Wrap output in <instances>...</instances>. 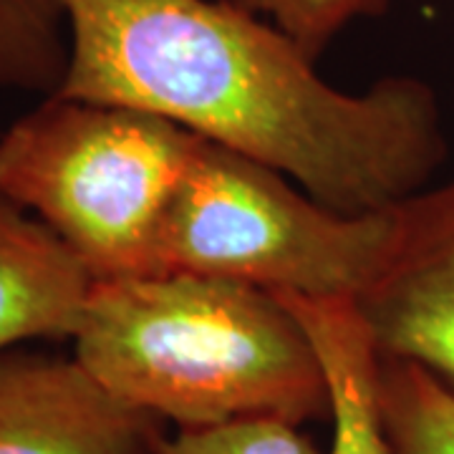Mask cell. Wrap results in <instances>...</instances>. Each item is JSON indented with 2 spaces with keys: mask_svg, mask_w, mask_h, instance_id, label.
I'll return each instance as SVG.
<instances>
[{
  "mask_svg": "<svg viewBox=\"0 0 454 454\" xmlns=\"http://www.w3.org/2000/svg\"><path fill=\"white\" fill-rule=\"evenodd\" d=\"M61 3L68 66L53 97L164 116L331 210H394L450 157L429 83L399 74L340 91L288 33L230 0Z\"/></svg>",
  "mask_w": 454,
  "mask_h": 454,
  "instance_id": "6da1fadb",
  "label": "cell"
},
{
  "mask_svg": "<svg viewBox=\"0 0 454 454\" xmlns=\"http://www.w3.org/2000/svg\"><path fill=\"white\" fill-rule=\"evenodd\" d=\"M74 356L121 402L177 429L331 419L324 366L295 313L227 278L94 280Z\"/></svg>",
  "mask_w": 454,
  "mask_h": 454,
  "instance_id": "7a4b0ae2",
  "label": "cell"
},
{
  "mask_svg": "<svg viewBox=\"0 0 454 454\" xmlns=\"http://www.w3.org/2000/svg\"><path fill=\"white\" fill-rule=\"evenodd\" d=\"M192 142L157 114L46 97L0 137V200L33 212L94 280L152 276Z\"/></svg>",
  "mask_w": 454,
  "mask_h": 454,
  "instance_id": "3957f363",
  "label": "cell"
},
{
  "mask_svg": "<svg viewBox=\"0 0 454 454\" xmlns=\"http://www.w3.org/2000/svg\"><path fill=\"white\" fill-rule=\"evenodd\" d=\"M394 210L343 215L293 179L195 134L154 250V270L270 293L356 298L387 255Z\"/></svg>",
  "mask_w": 454,
  "mask_h": 454,
  "instance_id": "277c9868",
  "label": "cell"
},
{
  "mask_svg": "<svg viewBox=\"0 0 454 454\" xmlns=\"http://www.w3.org/2000/svg\"><path fill=\"white\" fill-rule=\"evenodd\" d=\"M356 306L379 356L424 366L454 391V179L394 207V235Z\"/></svg>",
  "mask_w": 454,
  "mask_h": 454,
  "instance_id": "5b68a950",
  "label": "cell"
},
{
  "mask_svg": "<svg viewBox=\"0 0 454 454\" xmlns=\"http://www.w3.org/2000/svg\"><path fill=\"white\" fill-rule=\"evenodd\" d=\"M164 437L76 356H0V454H160Z\"/></svg>",
  "mask_w": 454,
  "mask_h": 454,
  "instance_id": "8992f818",
  "label": "cell"
},
{
  "mask_svg": "<svg viewBox=\"0 0 454 454\" xmlns=\"http://www.w3.org/2000/svg\"><path fill=\"white\" fill-rule=\"evenodd\" d=\"M94 278L41 220L0 200V356L33 339H74Z\"/></svg>",
  "mask_w": 454,
  "mask_h": 454,
  "instance_id": "52a82bcc",
  "label": "cell"
},
{
  "mask_svg": "<svg viewBox=\"0 0 454 454\" xmlns=\"http://www.w3.org/2000/svg\"><path fill=\"white\" fill-rule=\"evenodd\" d=\"M306 328L331 394V452L389 454L379 411V351L356 298L276 293Z\"/></svg>",
  "mask_w": 454,
  "mask_h": 454,
  "instance_id": "ba28073f",
  "label": "cell"
},
{
  "mask_svg": "<svg viewBox=\"0 0 454 454\" xmlns=\"http://www.w3.org/2000/svg\"><path fill=\"white\" fill-rule=\"evenodd\" d=\"M379 411L389 454H454V391L419 364L379 356Z\"/></svg>",
  "mask_w": 454,
  "mask_h": 454,
  "instance_id": "9c48e42d",
  "label": "cell"
},
{
  "mask_svg": "<svg viewBox=\"0 0 454 454\" xmlns=\"http://www.w3.org/2000/svg\"><path fill=\"white\" fill-rule=\"evenodd\" d=\"M68 66L61 0H0V89L53 97Z\"/></svg>",
  "mask_w": 454,
  "mask_h": 454,
  "instance_id": "30bf717a",
  "label": "cell"
},
{
  "mask_svg": "<svg viewBox=\"0 0 454 454\" xmlns=\"http://www.w3.org/2000/svg\"><path fill=\"white\" fill-rule=\"evenodd\" d=\"M250 13L268 18L288 33L313 61L328 43L358 18L384 16L391 0H230Z\"/></svg>",
  "mask_w": 454,
  "mask_h": 454,
  "instance_id": "8fae6325",
  "label": "cell"
},
{
  "mask_svg": "<svg viewBox=\"0 0 454 454\" xmlns=\"http://www.w3.org/2000/svg\"><path fill=\"white\" fill-rule=\"evenodd\" d=\"M160 454H324L298 427L283 419L240 422L177 429L162 439Z\"/></svg>",
  "mask_w": 454,
  "mask_h": 454,
  "instance_id": "7c38bea8",
  "label": "cell"
}]
</instances>
